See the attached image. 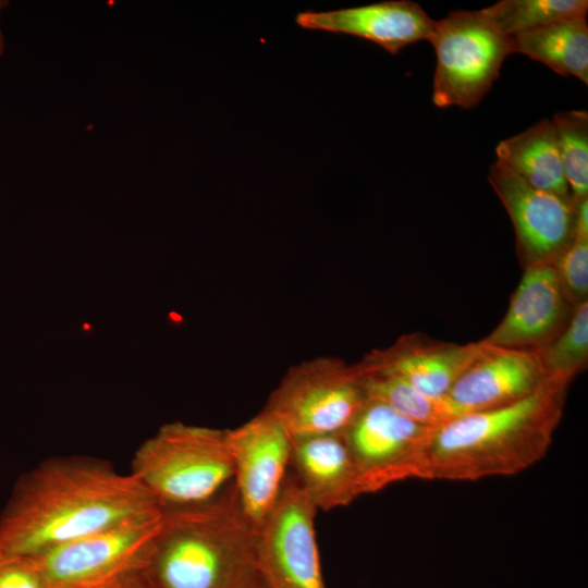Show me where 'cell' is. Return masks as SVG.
Returning a JSON list of instances; mask_svg holds the SVG:
<instances>
[{
	"label": "cell",
	"mask_w": 588,
	"mask_h": 588,
	"mask_svg": "<svg viewBox=\"0 0 588 588\" xmlns=\"http://www.w3.org/2000/svg\"><path fill=\"white\" fill-rule=\"evenodd\" d=\"M162 506L131 474L90 456L52 457L23 475L0 516V553L36 556Z\"/></svg>",
	"instance_id": "6da1fadb"
},
{
	"label": "cell",
	"mask_w": 588,
	"mask_h": 588,
	"mask_svg": "<svg viewBox=\"0 0 588 588\" xmlns=\"http://www.w3.org/2000/svg\"><path fill=\"white\" fill-rule=\"evenodd\" d=\"M571 383L551 378L525 399L465 413L437 428L418 479L475 481L516 475L534 466L549 452Z\"/></svg>",
	"instance_id": "7a4b0ae2"
},
{
	"label": "cell",
	"mask_w": 588,
	"mask_h": 588,
	"mask_svg": "<svg viewBox=\"0 0 588 588\" xmlns=\"http://www.w3.org/2000/svg\"><path fill=\"white\" fill-rule=\"evenodd\" d=\"M257 541L232 488L201 503L163 507L135 574L146 588H259Z\"/></svg>",
	"instance_id": "3957f363"
},
{
	"label": "cell",
	"mask_w": 588,
	"mask_h": 588,
	"mask_svg": "<svg viewBox=\"0 0 588 588\" xmlns=\"http://www.w3.org/2000/svg\"><path fill=\"white\" fill-rule=\"evenodd\" d=\"M130 473L162 507L208 501L233 479L226 429L163 425L135 451Z\"/></svg>",
	"instance_id": "277c9868"
},
{
	"label": "cell",
	"mask_w": 588,
	"mask_h": 588,
	"mask_svg": "<svg viewBox=\"0 0 588 588\" xmlns=\"http://www.w3.org/2000/svg\"><path fill=\"white\" fill-rule=\"evenodd\" d=\"M366 402L356 365L321 356L290 368L262 409L299 438L343 433Z\"/></svg>",
	"instance_id": "5b68a950"
},
{
	"label": "cell",
	"mask_w": 588,
	"mask_h": 588,
	"mask_svg": "<svg viewBox=\"0 0 588 588\" xmlns=\"http://www.w3.org/2000/svg\"><path fill=\"white\" fill-rule=\"evenodd\" d=\"M432 102L439 108L477 106L498 79L511 51L509 36L481 11H454L434 21Z\"/></svg>",
	"instance_id": "8992f818"
},
{
	"label": "cell",
	"mask_w": 588,
	"mask_h": 588,
	"mask_svg": "<svg viewBox=\"0 0 588 588\" xmlns=\"http://www.w3.org/2000/svg\"><path fill=\"white\" fill-rule=\"evenodd\" d=\"M437 428L416 422L384 403L367 400L343 432L363 494L418 479L422 456Z\"/></svg>",
	"instance_id": "52a82bcc"
},
{
	"label": "cell",
	"mask_w": 588,
	"mask_h": 588,
	"mask_svg": "<svg viewBox=\"0 0 588 588\" xmlns=\"http://www.w3.org/2000/svg\"><path fill=\"white\" fill-rule=\"evenodd\" d=\"M317 511L296 479L286 477L258 531L257 566L267 588H326L315 534Z\"/></svg>",
	"instance_id": "ba28073f"
},
{
	"label": "cell",
	"mask_w": 588,
	"mask_h": 588,
	"mask_svg": "<svg viewBox=\"0 0 588 588\" xmlns=\"http://www.w3.org/2000/svg\"><path fill=\"white\" fill-rule=\"evenodd\" d=\"M233 462L234 491L240 507L259 531L273 511L291 465L292 437L266 411L234 429H226Z\"/></svg>",
	"instance_id": "9c48e42d"
},
{
	"label": "cell",
	"mask_w": 588,
	"mask_h": 588,
	"mask_svg": "<svg viewBox=\"0 0 588 588\" xmlns=\"http://www.w3.org/2000/svg\"><path fill=\"white\" fill-rule=\"evenodd\" d=\"M162 513L125 520L36 556L50 588L79 583L124 568H138L159 529Z\"/></svg>",
	"instance_id": "30bf717a"
},
{
	"label": "cell",
	"mask_w": 588,
	"mask_h": 588,
	"mask_svg": "<svg viewBox=\"0 0 588 588\" xmlns=\"http://www.w3.org/2000/svg\"><path fill=\"white\" fill-rule=\"evenodd\" d=\"M488 180L506 209L525 266L553 260L575 236V201L535 188L495 161Z\"/></svg>",
	"instance_id": "8fae6325"
},
{
	"label": "cell",
	"mask_w": 588,
	"mask_h": 588,
	"mask_svg": "<svg viewBox=\"0 0 588 588\" xmlns=\"http://www.w3.org/2000/svg\"><path fill=\"white\" fill-rule=\"evenodd\" d=\"M574 308L553 260L528 265L505 316L482 341L497 347L538 350L566 326Z\"/></svg>",
	"instance_id": "7c38bea8"
},
{
	"label": "cell",
	"mask_w": 588,
	"mask_h": 588,
	"mask_svg": "<svg viewBox=\"0 0 588 588\" xmlns=\"http://www.w3.org/2000/svg\"><path fill=\"white\" fill-rule=\"evenodd\" d=\"M549 379L537 350L486 344L448 395L464 413L478 412L525 399Z\"/></svg>",
	"instance_id": "4fadbf2b"
},
{
	"label": "cell",
	"mask_w": 588,
	"mask_h": 588,
	"mask_svg": "<svg viewBox=\"0 0 588 588\" xmlns=\"http://www.w3.org/2000/svg\"><path fill=\"white\" fill-rule=\"evenodd\" d=\"M295 22L305 29L345 34L372 41L395 54L407 45L430 41L434 21L416 2L389 0L326 12L305 11Z\"/></svg>",
	"instance_id": "5bb4252c"
},
{
	"label": "cell",
	"mask_w": 588,
	"mask_h": 588,
	"mask_svg": "<svg viewBox=\"0 0 588 588\" xmlns=\"http://www.w3.org/2000/svg\"><path fill=\"white\" fill-rule=\"evenodd\" d=\"M485 348L482 340L456 344L406 335L387 348L368 354L359 364L396 377L428 394L448 395Z\"/></svg>",
	"instance_id": "9a60e30c"
},
{
	"label": "cell",
	"mask_w": 588,
	"mask_h": 588,
	"mask_svg": "<svg viewBox=\"0 0 588 588\" xmlns=\"http://www.w3.org/2000/svg\"><path fill=\"white\" fill-rule=\"evenodd\" d=\"M291 465L317 510L346 506L364 495L343 433L292 438Z\"/></svg>",
	"instance_id": "2e32d148"
},
{
	"label": "cell",
	"mask_w": 588,
	"mask_h": 588,
	"mask_svg": "<svg viewBox=\"0 0 588 588\" xmlns=\"http://www.w3.org/2000/svg\"><path fill=\"white\" fill-rule=\"evenodd\" d=\"M497 161L530 186L573 198L564 174L552 119H542L495 147Z\"/></svg>",
	"instance_id": "e0dca14e"
},
{
	"label": "cell",
	"mask_w": 588,
	"mask_h": 588,
	"mask_svg": "<svg viewBox=\"0 0 588 588\" xmlns=\"http://www.w3.org/2000/svg\"><path fill=\"white\" fill-rule=\"evenodd\" d=\"M509 38L512 53L525 54L562 76L571 75L588 83L586 16L563 19Z\"/></svg>",
	"instance_id": "ac0fdd59"
},
{
	"label": "cell",
	"mask_w": 588,
	"mask_h": 588,
	"mask_svg": "<svg viewBox=\"0 0 588 588\" xmlns=\"http://www.w3.org/2000/svg\"><path fill=\"white\" fill-rule=\"evenodd\" d=\"M355 365L367 400L384 403L416 422L440 428L465 414L449 395L428 394L396 377Z\"/></svg>",
	"instance_id": "d6986e66"
},
{
	"label": "cell",
	"mask_w": 588,
	"mask_h": 588,
	"mask_svg": "<svg viewBox=\"0 0 588 588\" xmlns=\"http://www.w3.org/2000/svg\"><path fill=\"white\" fill-rule=\"evenodd\" d=\"M506 36L529 32L556 21L586 16L587 0H501L480 10Z\"/></svg>",
	"instance_id": "ffe728a7"
},
{
	"label": "cell",
	"mask_w": 588,
	"mask_h": 588,
	"mask_svg": "<svg viewBox=\"0 0 588 588\" xmlns=\"http://www.w3.org/2000/svg\"><path fill=\"white\" fill-rule=\"evenodd\" d=\"M537 352L549 377L572 382L587 365L588 302L575 306L566 326Z\"/></svg>",
	"instance_id": "44dd1931"
},
{
	"label": "cell",
	"mask_w": 588,
	"mask_h": 588,
	"mask_svg": "<svg viewBox=\"0 0 588 588\" xmlns=\"http://www.w3.org/2000/svg\"><path fill=\"white\" fill-rule=\"evenodd\" d=\"M560 155L574 201L588 197V112L561 111L553 115Z\"/></svg>",
	"instance_id": "7402d4cb"
},
{
	"label": "cell",
	"mask_w": 588,
	"mask_h": 588,
	"mask_svg": "<svg viewBox=\"0 0 588 588\" xmlns=\"http://www.w3.org/2000/svg\"><path fill=\"white\" fill-rule=\"evenodd\" d=\"M562 287L574 306L587 301L588 237L574 236L553 259Z\"/></svg>",
	"instance_id": "603a6c76"
},
{
	"label": "cell",
	"mask_w": 588,
	"mask_h": 588,
	"mask_svg": "<svg viewBox=\"0 0 588 588\" xmlns=\"http://www.w3.org/2000/svg\"><path fill=\"white\" fill-rule=\"evenodd\" d=\"M0 588H50L32 556L0 553Z\"/></svg>",
	"instance_id": "cb8c5ba5"
},
{
	"label": "cell",
	"mask_w": 588,
	"mask_h": 588,
	"mask_svg": "<svg viewBox=\"0 0 588 588\" xmlns=\"http://www.w3.org/2000/svg\"><path fill=\"white\" fill-rule=\"evenodd\" d=\"M136 568H124L97 578L56 588H122Z\"/></svg>",
	"instance_id": "d4e9b609"
},
{
	"label": "cell",
	"mask_w": 588,
	"mask_h": 588,
	"mask_svg": "<svg viewBox=\"0 0 588 588\" xmlns=\"http://www.w3.org/2000/svg\"><path fill=\"white\" fill-rule=\"evenodd\" d=\"M122 588H146V587L139 580V578L136 576L134 572Z\"/></svg>",
	"instance_id": "484cf974"
},
{
	"label": "cell",
	"mask_w": 588,
	"mask_h": 588,
	"mask_svg": "<svg viewBox=\"0 0 588 588\" xmlns=\"http://www.w3.org/2000/svg\"><path fill=\"white\" fill-rule=\"evenodd\" d=\"M4 4H5L4 1H0V11L4 7ZM3 48H4V41H3V37H2V34H1V30H0V54L2 53Z\"/></svg>",
	"instance_id": "4316f807"
},
{
	"label": "cell",
	"mask_w": 588,
	"mask_h": 588,
	"mask_svg": "<svg viewBox=\"0 0 588 588\" xmlns=\"http://www.w3.org/2000/svg\"><path fill=\"white\" fill-rule=\"evenodd\" d=\"M259 588H267V587H266L265 585H262V586H261V587H259Z\"/></svg>",
	"instance_id": "83f0119b"
}]
</instances>
